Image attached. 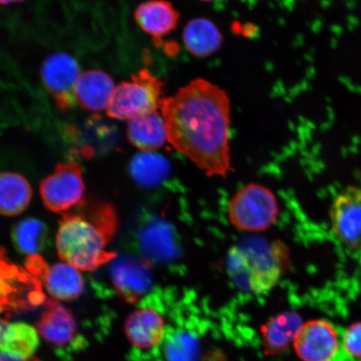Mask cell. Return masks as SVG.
<instances>
[{"label":"cell","instance_id":"1","mask_svg":"<svg viewBox=\"0 0 361 361\" xmlns=\"http://www.w3.org/2000/svg\"><path fill=\"white\" fill-rule=\"evenodd\" d=\"M160 110L171 145L209 177H227L233 171L227 93L209 81L194 80L164 98Z\"/></svg>","mask_w":361,"mask_h":361},{"label":"cell","instance_id":"2","mask_svg":"<svg viewBox=\"0 0 361 361\" xmlns=\"http://www.w3.org/2000/svg\"><path fill=\"white\" fill-rule=\"evenodd\" d=\"M114 207L104 202L83 201L62 214L56 235L58 255L83 271H94L116 258L106 250L117 230Z\"/></svg>","mask_w":361,"mask_h":361},{"label":"cell","instance_id":"3","mask_svg":"<svg viewBox=\"0 0 361 361\" xmlns=\"http://www.w3.org/2000/svg\"><path fill=\"white\" fill-rule=\"evenodd\" d=\"M290 250L282 241L251 237L230 248L229 277L242 290L263 295L272 290L290 268Z\"/></svg>","mask_w":361,"mask_h":361},{"label":"cell","instance_id":"4","mask_svg":"<svg viewBox=\"0 0 361 361\" xmlns=\"http://www.w3.org/2000/svg\"><path fill=\"white\" fill-rule=\"evenodd\" d=\"M164 84L147 69L139 71L130 80L117 85L107 116L121 121H132L158 111L161 108Z\"/></svg>","mask_w":361,"mask_h":361},{"label":"cell","instance_id":"5","mask_svg":"<svg viewBox=\"0 0 361 361\" xmlns=\"http://www.w3.org/2000/svg\"><path fill=\"white\" fill-rule=\"evenodd\" d=\"M228 216L233 227L241 231H266L278 219L276 197L263 185L247 184L239 189L230 200Z\"/></svg>","mask_w":361,"mask_h":361},{"label":"cell","instance_id":"6","mask_svg":"<svg viewBox=\"0 0 361 361\" xmlns=\"http://www.w3.org/2000/svg\"><path fill=\"white\" fill-rule=\"evenodd\" d=\"M85 188L80 166L75 162H65L58 164L53 173L42 180L39 192L48 210L64 214L84 201Z\"/></svg>","mask_w":361,"mask_h":361},{"label":"cell","instance_id":"7","mask_svg":"<svg viewBox=\"0 0 361 361\" xmlns=\"http://www.w3.org/2000/svg\"><path fill=\"white\" fill-rule=\"evenodd\" d=\"M78 61L66 53L49 56L42 66V78L57 109L67 111L75 106V89L80 75Z\"/></svg>","mask_w":361,"mask_h":361},{"label":"cell","instance_id":"8","mask_svg":"<svg viewBox=\"0 0 361 361\" xmlns=\"http://www.w3.org/2000/svg\"><path fill=\"white\" fill-rule=\"evenodd\" d=\"M26 268L42 282L45 290L57 301H73L82 295L85 283L78 269L67 263L49 266L42 257L30 256Z\"/></svg>","mask_w":361,"mask_h":361},{"label":"cell","instance_id":"9","mask_svg":"<svg viewBox=\"0 0 361 361\" xmlns=\"http://www.w3.org/2000/svg\"><path fill=\"white\" fill-rule=\"evenodd\" d=\"M109 276L114 290L126 303H139L153 283L150 265L130 256H116L109 263Z\"/></svg>","mask_w":361,"mask_h":361},{"label":"cell","instance_id":"10","mask_svg":"<svg viewBox=\"0 0 361 361\" xmlns=\"http://www.w3.org/2000/svg\"><path fill=\"white\" fill-rule=\"evenodd\" d=\"M293 345L303 361H333L341 348L335 328L322 319L303 323Z\"/></svg>","mask_w":361,"mask_h":361},{"label":"cell","instance_id":"11","mask_svg":"<svg viewBox=\"0 0 361 361\" xmlns=\"http://www.w3.org/2000/svg\"><path fill=\"white\" fill-rule=\"evenodd\" d=\"M329 218L336 237L351 250H361V188L350 187L338 195Z\"/></svg>","mask_w":361,"mask_h":361},{"label":"cell","instance_id":"12","mask_svg":"<svg viewBox=\"0 0 361 361\" xmlns=\"http://www.w3.org/2000/svg\"><path fill=\"white\" fill-rule=\"evenodd\" d=\"M38 336L28 324L0 318V361H39L35 356Z\"/></svg>","mask_w":361,"mask_h":361},{"label":"cell","instance_id":"13","mask_svg":"<svg viewBox=\"0 0 361 361\" xmlns=\"http://www.w3.org/2000/svg\"><path fill=\"white\" fill-rule=\"evenodd\" d=\"M38 335L52 345H69L78 335V323L73 314L55 300H48L35 326Z\"/></svg>","mask_w":361,"mask_h":361},{"label":"cell","instance_id":"14","mask_svg":"<svg viewBox=\"0 0 361 361\" xmlns=\"http://www.w3.org/2000/svg\"><path fill=\"white\" fill-rule=\"evenodd\" d=\"M124 331L126 337L135 348L142 350H152L164 341L165 319L155 310H135L126 319Z\"/></svg>","mask_w":361,"mask_h":361},{"label":"cell","instance_id":"15","mask_svg":"<svg viewBox=\"0 0 361 361\" xmlns=\"http://www.w3.org/2000/svg\"><path fill=\"white\" fill-rule=\"evenodd\" d=\"M116 90L114 81L109 75L101 70L83 72L76 83V103L85 110L100 112L109 107Z\"/></svg>","mask_w":361,"mask_h":361},{"label":"cell","instance_id":"16","mask_svg":"<svg viewBox=\"0 0 361 361\" xmlns=\"http://www.w3.org/2000/svg\"><path fill=\"white\" fill-rule=\"evenodd\" d=\"M134 17L140 28L152 36L155 43L173 32L180 19L178 11L166 0H148L139 4Z\"/></svg>","mask_w":361,"mask_h":361},{"label":"cell","instance_id":"17","mask_svg":"<svg viewBox=\"0 0 361 361\" xmlns=\"http://www.w3.org/2000/svg\"><path fill=\"white\" fill-rule=\"evenodd\" d=\"M303 324L295 312H283L274 316L261 326V345L267 355H281L290 347Z\"/></svg>","mask_w":361,"mask_h":361},{"label":"cell","instance_id":"18","mask_svg":"<svg viewBox=\"0 0 361 361\" xmlns=\"http://www.w3.org/2000/svg\"><path fill=\"white\" fill-rule=\"evenodd\" d=\"M129 142L142 152H154L169 142L164 116L159 111L128 121Z\"/></svg>","mask_w":361,"mask_h":361},{"label":"cell","instance_id":"19","mask_svg":"<svg viewBox=\"0 0 361 361\" xmlns=\"http://www.w3.org/2000/svg\"><path fill=\"white\" fill-rule=\"evenodd\" d=\"M183 39L188 51L197 57H207L219 51L223 35L218 27L205 18H196L185 25Z\"/></svg>","mask_w":361,"mask_h":361},{"label":"cell","instance_id":"20","mask_svg":"<svg viewBox=\"0 0 361 361\" xmlns=\"http://www.w3.org/2000/svg\"><path fill=\"white\" fill-rule=\"evenodd\" d=\"M32 197L30 185L21 175L0 173V214L16 216L24 212Z\"/></svg>","mask_w":361,"mask_h":361},{"label":"cell","instance_id":"21","mask_svg":"<svg viewBox=\"0 0 361 361\" xmlns=\"http://www.w3.org/2000/svg\"><path fill=\"white\" fill-rule=\"evenodd\" d=\"M49 230L42 221L29 218L17 223L12 229L13 245L22 255L35 256L44 250Z\"/></svg>","mask_w":361,"mask_h":361},{"label":"cell","instance_id":"22","mask_svg":"<svg viewBox=\"0 0 361 361\" xmlns=\"http://www.w3.org/2000/svg\"><path fill=\"white\" fill-rule=\"evenodd\" d=\"M130 177L140 186H157L168 176L169 162L153 152H142L134 156L129 164Z\"/></svg>","mask_w":361,"mask_h":361},{"label":"cell","instance_id":"23","mask_svg":"<svg viewBox=\"0 0 361 361\" xmlns=\"http://www.w3.org/2000/svg\"><path fill=\"white\" fill-rule=\"evenodd\" d=\"M164 356L166 361H198L200 343L195 337L187 332L173 334L164 338Z\"/></svg>","mask_w":361,"mask_h":361},{"label":"cell","instance_id":"24","mask_svg":"<svg viewBox=\"0 0 361 361\" xmlns=\"http://www.w3.org/2000/svg\"><path fill=\"white\" fill-rule=\"evenodd\" d=\"M343 348L351 357L361 359V322L347 329L343 337Z\"/></svg>","mask_w":361,"mask_h":361},{"label":"cell","instance_id":"25","mask_svg":"<svg viewBox=\"0 0 361 361\" xmlns=\"http://www.w3.org/2000/svg\"><path fill=\"white\" fill-rule=\"evenodd\" d=\"M22 1H24V0H0V4H2V6H7V4Z\"/></svg>","mask_w":361,"mask_h":361},{"label":"cell","instance_id":"26","mask_svg":"<svg viewBox=\"0 0 361 361\" xmlns=\"http://www.w3.org/2000/svg\"><path fill=\"white\" fill-rule=\"evenodd\" d=\"M200 1L210 2L214 1V0H200Z\"/></svg>","mask_w":361,"mask_h":361}]
</instances>
